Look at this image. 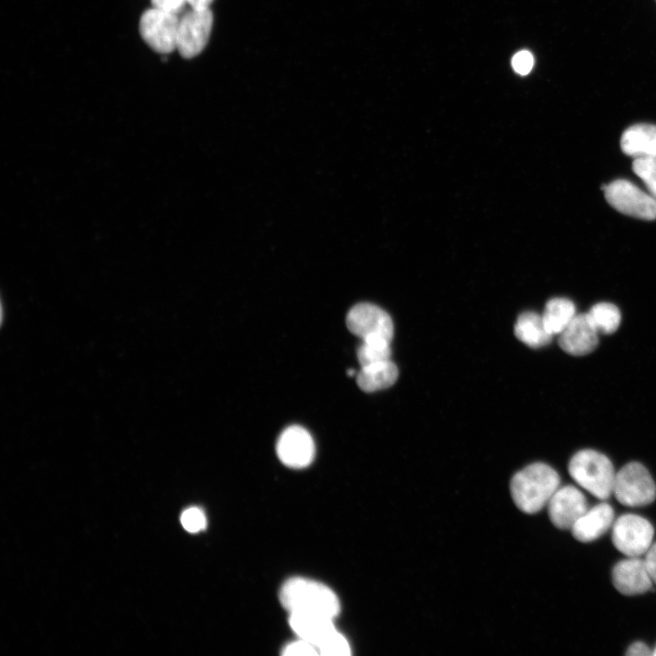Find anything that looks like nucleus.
<instances>
[{"instance_id":"f257e3e1","label":"nucleus","mask_w":656,"mask_h":656,"mask_svg":"<svg viewBox=\"0 0 656 656\" xmlns=\"http://www.w3.org/2000/svg\"><path fill=\"white\" fill-rule=\"evenodd\" d=\"M556 470L544 463L531 464L511 479L510 491L516 506L527 514L540 511L559 487Z\"/></svg>"},{"instance_id":"f03ea898","label":"nucleus","mask_w":656,"mask_h":656,"mask_svg":"<svg viewBox=\"0 0 656 656\" xmlns=\"http://www.w3.org/2000/svg\"><path fill=\"white\" fill-rule=\"evenodd\" d=\"M279 597L289 613H315L335 619L341 610L340 600L329 587L305 578L295 577L286 580Z\"/></svg>"},{"instance_id":"7ed1b4c3","label":"nucleus","mask_w":656,"mask_h":656,"mask_svg":"<svg viewBox=\"0 0 656 656\" xmlns=\"http://www.w3.org/2000/svg\"><path fill=\"white\" fill-rule=\"evenodd\" d=\"M570 477L595 497L605 500L613 493L615 471L610 460L593 449L578 451L569 460Z\"/></svg>"},{"instance_id":"20e7f679","label":"nucleus","mask_w":656,"mask_h":656,"mask_svg":"<svg viewBox=\"0 0 656 656\" xmlns=\"http://www.w3.org/2000/svg\"><path fill=\"white\" fill-rule=\"evenodd\" d=\"M613 494L627 507H643L656 498V485L647 468L638 462H630L615 475Z\"/></svg>"},{"instance_id":"39448f33","label":"nucleus","mask_w":656,"mask_h":656,"mask_svg":"<svg viewBox=\"0 0 656 656\" xmlns=\"http://www.w3.org/2000/svg\"><path fill=\"white\" fill-rule=\"evenodd\" d=\"M605 199L618 211L639 219H656V199L627 179L602 185Z\"/></svg>"},{"instance_id":"423d86ee","label":"nucleus","mask_w":656,"mask_h":656,"mask_svg":"<svg viewBox=\"0 0 656 656\" xmlns=\"http://www.w3.org/2000/svg\"><path fill=\"white\" fill-rule=\"evenodd\" d=\"M653 535L650 521L635 514L621 515L612 525V543L628 557L645 555L652 544Z\"/></svg>"},{"instance_id":"0eeeda50","label":"nucleus","mask_w":656,"mask_h":656,"mask_svg":"<svg viewBox=\"0 0 656 656\" xmlns=\"http://www.w3.org/2000/svg\"><path fill=\"white\" fill-rule=\"evenodd\" d=\"M179 23L177 15L152 7L140 16L139 33L154 51L171 53L177 49Z\"/></svg>"},{"instance_id":"6e6552de","label":"nucleus","mask_w":656,"mask_h":656,"mask_svg":"<svg viewBox=\"0 0 656 656\" xmlns=\"http://www.w3.org/2000/svg\"><path fill=\"white\" fill-rule=\"evenodd\" d=\"M213 24L210 8L193 9L179 19L177 49L181 56L192 58L206 46Z\"/></svg>"},{"instance_id":"1a4fd4ad","label":"nucleus","mask_w":656,"mask_h":656,"mask_svg":"<svg viewBox=\"0 0 656 656\" xmlns=\"http://www.w3.org/2000/svg\"><path fill=\"white\" fill-rule=\"evenodd\" d=\"M346 325L362 341L371 338L393 339L392 318L384 310L369 302L354 305L347 313Z\"/></svg>"},{"instance_id":"9d476101","label":"nucleus","mask_w":656,"mask_h":656,"mask_svg":"<svg viewBox=\"0 0 656 656\" xmlns=\"http://www.w3.org/2000/svg\"><path fill=\"white\" fill-rule=\"evenodd\" d=\"M280 460L287 466L302 468L309 466L315 454L314 442L307 430L292 425L282 431L276 446Z\"/></svg>"},{"instance_id":"9b49d317","label":"nucleus","mask_w":656,"mask_h":656,"mask_svg":"<svg viewBox=\"0 0 656 656\" xmlns=\"http://www.w3.org/2000/svg\"><path fill=\"white\" fill-rule=\"evenodd\" d=\"M552 524L560 529H571L576 521L589 509L584 494L569 485L559 487L548 503Z\"/></svg>"},{"instance_id":"f8f14e48","label":"nucleus","mask_w":656,"mask_h":656,"mask_svg":"<svg viewBox=\"0 0 656 656\" xmlns=\"http://www.w3.org/2000/svg\"><path fill=\"white\" fill-rule=\"evenodd\" d=\"M559 345L569 354L581 356L590 354L599 343V332L588 313H577L559 334Z\"/></svg>"},{"instance_id":"ddd939ff","label":"nucleus","mask_w":656,"mask_h":656,"mask_svg":"<svg viewBox=\"0 0 656 656\" xmlns=\"http://www.w3.org/2000/svg\"><path fill=\"white\" fill-rule=\"evenodd\" d=\"M612 581L617 590L627 596L645 593L653 584L644 559L640 557L619 561L612 569Z\"/></svg>"},{"instance_id":"4468645a","label":"nucleus","mask_w":656,"mask_h":656,"mask_svg":"<svg viewBox=\"0 0 656 656\" xmlns=\"http://www.w3.org/2000/svg\"><path fill=\"white\" fill-rule=\"evenodd\" d=\"M614 523V510L605 502L588 509L573 525V537L580 542H590L605 534Z\"/></svg>"},{"instance_id":"2eb2a0df","label":"nucleus","mask_w":656,"mask_h":656,"mask_svg":"<svg viewBox=\"0 0 656 656\" xmlns=\"http://www.w3.org/2000/svg\"><path fill=\"white\" fill-rule=\"evenodd\" d=\"M334 619L306 612H292L289 617L291 629L300 639L313 643L318 648L337 630Z\"/></svg>"},{"instance_id":"dca6fc26","label":"nucleus","mask_w":656,"mask_h":656,"mask_svg":"<svg viewBox=\"0 0 656 656\" xmlns=\"http://www.w3.org/2000/svg\"><path fill=\"white\" fill-rule=\"evenodd\" d=\"M622 151L632 157H656V125L636 124L628 128L621 135Z\"/></svg>"},{"instance_id":"f3484780","label":"nucleus","mask_w":656,"mask_h":656,"mask_svg":"<svg viewBox=\"0 0 656 656\" xmlns=\"http://www.w3.org/2000/svg\"><path fill=\"white\" fill-rule=\"evenodd\" d=\"M398 377V369L389 360L361 366L356 383L364 392H374L393 385Z\"/></svg>"},{"instance_id":"a211bd4d","label":"nucleus","mask_w":656,"mask_h":656,"mask_svg":"<svg viewBox=\"0 0 656 656\" xmlns=\"http://www.w3.org/2000/svg\"><path fill=\"white\" fill-rule=\"evenodd\" d=\"M516 337L531 348H539L551 342L552 335L547 331L542 315L536 312L522 313L514 326Z\"/></svg>"},{"instance_id":"6ab92c4d","label":"nucleus","mask_w":656,"mask_h":656,"mask_svg":"<svg viewBox=\"0 0 656 656\" xmlns=\"http://www.w3.org/2000/svg\"><path fill=\"white\" fill-rule=\"evenodd\" d=\"M576 314V307L572 301L556 297L548 301L541 315L547 331L553 336L559 335Z\"/></svg>"},{"instance_id":"aec40b11","label":"nucleus","mask_w":656,"mask_h":656,"mask_svg":"<svg viewBox=\"0 0 656 656\" xmlns=\"http://www.w3.org/2000/svg\"><path fill=\"white\" fill-rule=\"evenodd\" d=\"M587 313L599 333H613L620 324V312L615 304L610 302H598Z\"/></svg>"},{"instance_id":"412c9836","label":"nucleus","mask_w":656,"mask_h":656,"mask_svg":"<svg viewBox=\"0 0 656 656\" xmlns=\"http://www.w3.org/2000/svg\"><path fill=\"white\" fill-rule=\"evenodd\" d=\"M391 342L384 338L363 340L357 349V358L361 366L389 360L391 357Z\"/></svg>"},{"instance_id":"4be33fe9","label":"nucleus","mask_w":656,"mask_h":656,"mask_svg":"<svg viewBox=\"0 0 656 656\" xmlns=\"http://www.w3.org/2000/svg\"><path fill=\"white\" fill-rule=\"evenodd\" d=\"M632 170L643 181L649 193L656 199V157L634 159Z\"/></svg>"},{"instance_id":"5701e85b","label":"nucleus","mask_w":656,"mask_h":656,"mask_svg":"<svg viewBox=\"0 0 656 656\" xmlns=\"http://www.w3.org/2000/svg\"><path fill=\"white\" fill-rule=\"evenodd\" d=\"M318 652L323 656H348L351 647L346 638L336 630L318 648Z\"/></svg>"},{"instance_id":"b1692460","label":"nucleus","mask_w":656,"mask_h":656,"mask_svg":"<svg viewBox=\"0 0 656 656\" xmlns=\"http://www.w3.org/2000/svg\"><path fill=\"white\" fill-rule=\"evenodd\" d=\"M182 527L189 532L196 533L206 528L207 520L203 511L198 507H190L180 517Z\"/></svg>"},{"instance_id":"393cba45","label":"nucleus","mask_w":656,"mask_h":656,"mask_svg":"<svg viewBox=\"0 0 656 656\" xmlns=\"http://www.w3.org/2000/svg\"><path fill=\"white\" fill-rule=\"evenodd\" d=\"M282 654L285 656H313L318 655L319 652L313 643L299 638L297 641L286 644Z\"/></svg>"},{"instance_id":"a878e982","label":"nucleus","mask_w":656,"mask_h":656,"mask_svg":"<svg viewBox=\"0 0 656 656\" xmlns=\"http://www.w3.org/2000/svg\"><path fill=\"white\" fill-rule=\"evenodd\" d=\"M534 65V57L532 54L527 50L517 53L512 58V67L514 70L520 75L528 74Z\"/></svg>"},{"instance_id":"bb28decb","label":"nucleus","mask_w":656,"mask_h":656,"mask_svg":"<svg viewBox=\"0 0 656 656\" xmlns=\"http://www.w3.org/2000/svg\"><path fill=\"white\" fill-rule=\"evenodd\" d=\"M186 0H151L154 8L177 15L184 6Z\"/></svg>"},{"instance_id":"cd10ccee","label":"nucleus","mask_w":656,"mask_h":656,"mask_svg":"<svg viewBox=\"0 0 656 656\" xmlns=\"http://www.w3.org/2000/svg\"><path fill=\"white\" fill-rule=\"evenodd\" d=\"M644 561L653 583L656 584V543L651 544L645 553Z\"/></svg>"},{"instance_id":"c85d7f7f","label":"nucleus","mask_w":656,"mask_h":656,"mask_svg":"<svg viewBox=\"0 0 656 656\" xmlns=\"http://www.w3.org/2000/svg\"><path fill=\"white\" fill-rule=\"evenodd\" d=\"M626 655L629 656H648L652 655V651H651L650 648L641 641H636L632 643L626 651Z\"/></svg>"},{"instance_id":"c756f323","label":"nucleus","mask_w":656,"mask_h":656,"mask_svg":"<svg viewBox=\"0 0 656 656\" xmlns=\"http://www.w3.org/2000/svg\"><path fill=\"white\" fill-rule=\"evenodd\" d=\"M213 0H186L193 9H208Z\"/></svg>"},{"instance_id":"7c9ffc66","label":"nucleus","mask_w":656,"mask_h":656,"mask_svg":"<svg viewBox=\"0 0 656 656\" xmlns=\"http://www.w3.org/2000/svg\"><path fill=\"white\" fill-rule=\"evenodd\" d=\"M652 655H655V656H656V647H655V649H654L653 651H652Z\"/></svg>"}]
</instances>
